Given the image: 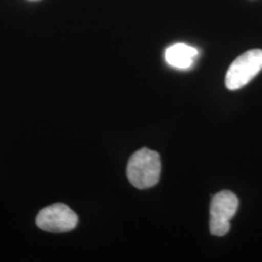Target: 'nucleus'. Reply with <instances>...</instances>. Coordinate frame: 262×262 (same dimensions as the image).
Returning a JSON list of instances; mask_svg holds the SVG:
<instances>
[{"label": "nucleus", "instance_id": "nucleus-1", "mask_svg": "<svg viewBox=\"0 0 262 262\" xmlns=\"http://www.w3.org/2000/svg\"><path fill=\"white\" fill-rule=\"evenodd\" d=\"M160 170L161 162L159 154L148 148H143L131 156L126 175L133 187L146 189L158 184Z\"/></svg>", "mask_w": 262, "mask_h": 262}, {"label": "nucleus", "instance_id": "nucleus-3", "mask_svg": "<svg viewBox=\"0 0 262 262\" xmlns=\"http://www.w3.org/2000/svg\"><path fill=\"white\" fill-rule=\"evenodd\" d=\"M238 206V198L229 190H223L213 197L210 207V231L212 234L224 236L229 231V221L234 216Z\"/></svg>", "mask_w": 262, "mask_h": 262}, {"label": "nucleus", "instance_id": "nucleus-5", "mask_svg": "<svg viewBox=\"0 0 262 262\" xmlns=\"http://www.w3.org/2000/svg\"><path fill=\"white\" fill-rule=\"evenodd\" d=\"M198 51L187 44L179 43L169 47L165 52V59L171 66L180 69H187L192 66Z\"/></svg>", "mask_w": 262, "mask_h": 262}, {"label": "nucleus", "instance_id": "nucleus-4", "mask_svg": "<svg viewBox=\"0 0 262 262\" xmlns=\"http://www.w3.org/2000/svg\"><path fill=\"white\" fill-rule=\"evenodd\" d=\"M36 225L39 228L48 232H68L78 225V215L66 204L56 203L39 212Z\"/></svg>", "mask_w": 262, "mask_h": 262}, {"label": "nucleus", "instance_id": "nucleus-2", "mask_svg": "<svg viewBox=\"0 0 262 262\" xmlns=\"http://www.w3.org/2000/svg\"><path fill=\"white\" fill-rule=\"evenodd\" d=\"M262 70V50L253 49L238 56L229 66L225 76L228 90H239L249 84Z\"/></svg>", "mask_w": 262, "mask_h": 262}]
</instances>
